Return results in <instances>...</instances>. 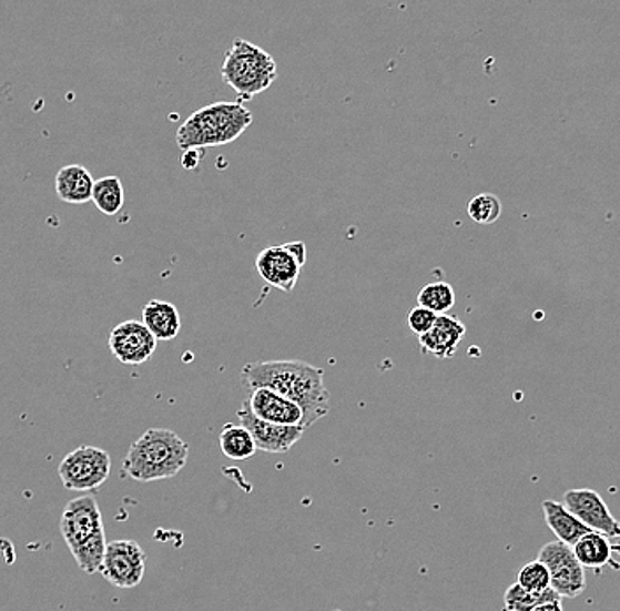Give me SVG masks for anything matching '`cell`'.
<instances>
[{"label":"cell","instance_id":"cell-1","mask_svg":"<svg viewBox=\"0 0 620 611\" xmlns=\"http://www.w3.org/2000/svg\"><path fill=\"white\" fill-rule=\"evenodd\" d=\"M323 379V368L299 359L254 361L242 368V380L248 391L257 388L272 389L304 410L305 430L329 413V394Z\"/></svg>","mask_w":620,"mask_h":611},{"label":"cell","instance_id":"cell-2","mask_svg":"<svg viewBox=\"0 0 620 611\" xmlns=\"http://www.w3.org/2000/svg\"><path fill=\"white\" fill-rule=\"evenodd\" d=\"M187 460L189 446L179 434L167 428H150L129 448L124 475L142 483L163 481L175 478Z\"/></svg>","mask_w":620,"mask_h":611},{"label":"cell","instance_id":"cell-3","mask_svg":"<svg viewBox=\"0 0 620 611\" xmlns=\"http://www.w3.org/2000/svg\"><path fill=\"white\" fill-rule=\"evenodd\" d=\"M60 534L77 560L78 568L87 574L101 571L106 553L103 513L94 496L69 500L60 518Z\"/></svg>","mask_w":620,"mask_h":611},{"label":"cell","instance_id":"cell-4","mask_svg":"<svg viewBox=\"0 0 620 611\" xmlns=\"http://www.w3.org/2000/svg\"><path fill=\"white\" fill-rule=\"evenodd\" d=\"M253 113L240 103H214L197 110L176 131L180 149L197 150L227 145L253 125Z\"/></svg>","mask_w":620,"mask_h":611},{"label":"cell","instance_id":"cell-5","mask_svg":"<svg viewBox=\"0 0 620 611\" xmlns=\"http://www.w3.org/2000/svg\"><path fill=\"white\" fill-rule=\"evenodd\" d=\"M221 77L235 90L240 101H247L268 90L277 80V64L262 47L238 38L224 55Z\"/></svg>","mask_w":620,"mask_h":611},{"label":"cell","instance_id":"cell-6","mask_svg":"<svg viewBox=\"0 0 620 611\" xmlns=\"http://www.w3.org/2000/svg\"><path fill=\"white\" fill-rule=\"evenodd\" d=\"M112 472V458L98 446H80L60 462V481L71 492H95Z\"/></svg>","mask_w":620,"mask_h":611},{"label":"cell","instance_id":"cell-7","mask_svg":"<svg viewBox=\"0 0 620 611\" xmlns=\"http://www.w3.org/2000/svg\"><path fill=\"white\" fill-rule=\"evenodd\" d=\"M146 553L133 539L108 543L99 573L116 589H134L145 577Z\"/></svg>","mask_w":620,"mask_h":611},{"label":"cell","instance_id":"cell-8","mask_svg":"<svg viewBox=\"0 0 620 611\" xmlns=\"http://www.w3.org/2000/svg\"><path fill=\"white\" fill-rule=\"evenodd\" d=\"M538 560L550 571L552 589L557 594L568 599L583 594L587 587L586 568L578 562L573 548L561 541H552L539 550Z\"/></svg>","mask_w":620,"mask_h":611},{"label":"cell","instance_id":"cell-9","mask_svg":"<svg viewBox=\"0 0 620 611\" xmlns=\"http://www.w3.org/2000/svg\"><path fill=\"white\" fill-rule=\"evenodd\" d=\"M108 346L120 364L136 367L154 356L157 338L150 334L143 320L129 319L112 329Z\"/></svg>","mask_w":620,"mask_h":611},{"label":"cell","instance_id":"cell-10","mask_svg":"<svg viewBox=\"0 0 620 611\" xmlns=\"http://www.w3.org/2000/svg\"><path fill=\"white\" fill-rule=\"evenodd\" d=\"M562 505L589 530L610 539H620V522L613 517L607 502L591 488H578L565 493Z\"/></svg>","mask_w":620,"mask_h":611},{"label":"cell","instance_id":"cell-11","mask_svg":"<svg viewBox=\"0 0 620 611\" xmlns=\"http://www.w3.org/2000/svg\"><path fill=\"white\" fill-rule=\"evenodd\" d=\"M238 419L240 425H244L253 436L257 451H265V454H287L305 432L304 427L266 424L257 419L245 404L240 407Z\"/></svg>","mask_w":620,"mask_h":611},{"label":"cell","instance_id":"cell-12","mask_svg":"<svg viewBox=\"0 0 620 611\" xmlns=\"http://www.w3.org/2000/svg\"><path fill=\"white\" fill-rule=\"evenodd\" d=\"M244 404L257 419H262L266 424L304 427V410L299 409L289 398L283 397L272 389L257 388L248 391L247 400Z\"/></svg>","mask_w":620,"mask_h":611},{"label":"cell","instance_id":"cell-13","mask_svg":"<svg viewBox=\"0 0 620 611\" xmlns=\"http://www.w3.org/2000/svg\"><path fill=\"white\" fill-rule=\"evenodd\" d=\"M302 268L304 266L296 262L286 245L266 247L257 254L256 269L260 277L270 286L277 287L284 293H292L295 289Z\"/></svg>","mask_w":620,"mask_h":611},{"label":"cell","instance_id":"cell-14","mask_svg":"<svg viewBox=\"0 0 620 611\" xmlns=\"http://www.w3.org/2000/svg\"><path fill=\"white\" fill-rule=\"evenodd\" d=\"M466 332V325L458 317L449 314L437 316L433 329L418 337L419 349L424 355H433L441 359L451 358L463 343Z\"/></svg>","mask_w":620,"mask_h":611},{"label":"cell","instance_id":"cell-15","mask_svg":"<svg viewBox=\"0 0 620 611\" xmlns=\"http://www.w3.org/2000/svg\"><path fill=\"white\" fill-rule=\"evenodd\" d=\"M95 180L89 170L80 164H69L60 167L55 176V191L60 202L71 205H83L92 202Z\"/></svg>","mask_w":620,"mask_h":611},{"label":"cell","instance_id":"cell-16","mask_svg":"<svg viewBox=\"0 0 620 611\" xmlns=\"http://www.w3.org/2000/svg\"><path fill=\"white\" fill-rule=\"evenodd\" d=\"M543 513L545 522H547L548 529L557 536V541H561L568 547L573 548L583 536L591 532L562 502H557V500H545Z\"/></svg>","mask_w":620,"mask_h":611},{"label":"cell","instance_id":"cell-17","mask_svg":"<svg viewBox=\"0 0 620 611\" xmlns=\"http://www.w3.org/2000/svg\"><path fill=\"white\" fill-rule=\"evenodd\" d=\"M143 325L157 340H173L180 334L182 319L175 305L163 299H150L143 307Z\"/></svg>","mask_w":620,"mask_h":611},{"label":"cell","instance_id":"cell-18","mask_svg":"<svg viewBox=\"0 0 620 611\" xmlns=\"http://www.w3.org/2000/svg\"><path fill=\"white\" fill-rule=\"evenodd\" d=\"M620 547H613L610 543V538L604 534H599L591 530L589 534L583 536L580 541L573 547L575 557L583 568L601 569L610 568L620 569L619 562L613 560V552L619 550Z\"/></svg>","mask_w":620,"mask_h":611},{"label":"cell","instance_id":"cell-19","mask_svg":"<svg viewBox=\"0 0 620 611\" xmlns=\"http://www.w3.org/2000/svg\"><path fill=\"white\" fill-rule=\"evenodd\" d=\"M218 446L224 457L230 460H248L256 455L257 448L253 436L248 432L244 425L226 424L218 434Z\"/></svg>","mask_w":620,"mask_h":611},{"label":"cell","instance_id":"cell-20","mask_svg":"<svg viewBox=\"0 0 620 611\" xmlns=\"http://www.w3.org/2000/svg\"><path fill=\"white\" fill-rule=\"evenodd\" d=\"M92 202L104 215L119 214L125 202L122 180L119 176H104V179L95 180Z\"/></svg>","mask_w":620,"mask_h":611},{"label":"cell","instance_id":"cell-21","mask_svg":"<svg viewBox=\"0 0 620 611\" xmlns=\"http://www.w3.org/2000/svg\"><path fill=\"white\" fill-rule=\"evenodd\" d=\"M556 599L562 598L553 589L545 590V592H529L522 585L514 583L505 592V611H532L539 604L556 601Z\"/></svg>","mask_w":620,"mask_h":611},{"label":"cell","instance_id":"cell-22","mask_svg":"<svg viewBox=\"0 0 620 611\" xmlns=\"http://www.w3.org/2000/svg\"><path fill=\"white\" fill-rule=\"evenodd\" d=\"M419 307L428 308L433 310L437 316H445L448 310L455 307V302H457V296H455L454 287L449 286L448 283H430L419 289L418 296Z\"/></svg>","mask_w":620,"mask_h":611},{"label":"cell","instance_id":"cell-23","mask_svg":"<svg viewBox=\"0 0 620 611\" xmlns=\"http://www.w3.org/2000/svg\"><path fill=\"white\" fill-rule=\"evenodd\" d=\"M467 214L481 226H488L499 221L502 214V203L496 194L484 193L472 197L467 205Z\"/></svg>","mask_w":620,"mask_h":611},{"label":"cell","instance_id":"cell-24","mask_svg":"<svg viewBox=\"0 0 620 611\" xmlns=\"http://www.w3.org/2000/svg\"><path fill=\"white\" fill-rule=\"evenodd\" d=\"M518 585L529 592H545L552 589V580H550V571L541 560H532L527 562L520 571H518Z\"/></svg>","mask_w":620,"mask_h":611},{"label":"cell","instance_id":"cell-25","mask_svg":"<svg viewBox=\"0 0 620 611\" xmlns=\"http://www.w3.org/2000/svg\"><path fill=\"white\" fill-rule=\"evenodd\" d=\"M437 314H434L433 310H428V308L424 307H415L411 308V313L407 316V325L411 328L413 334L421 335L428 334L433 326L436 325Z\"/></svg>","mask_w":620,"mask_h":611},{"label":"cell","instance_id":"cell-26","mask_svg":"<svg viewBox=\"0 0 620 611\" xmlns=\"http://www.w3.org/2000/svg\"><path fill=\"white\" fill-rule=\"evenodd\" d=\"M284 245H286L287 251L295 256L296 262L305 266V263H307V245H305L304 242H287V244Z\"/></svg>","mask_w":620,"mask_h":611},{"label":"cell","instance_id":"cell-27","mask_svg":"<svg viewBox=\"0 0 620 611\" xmlns=\"http://www.w3.org/2000/svg\"><path fill=\"white\" fill-rule=\"evenodd\" d=\"M532 611H562L561 599H556V601H548V603L539 604V607Z\"/></svg>","mask_w":620,"mask_h":611}]
</instances>
